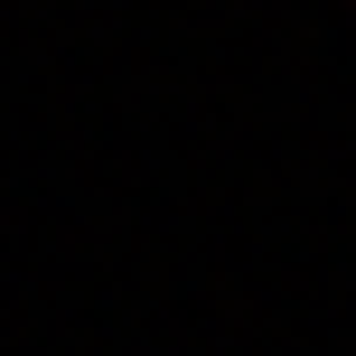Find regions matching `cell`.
<instances>
[{
    "label": "cell",
    "mask_w": 356,
    "mask_h": 356,
    "mask_svg": "<svg viewBox=\"0 0 356 356\" xmlns=\"http://www.w3.org/2000/svg\"><path fill=\"white\" fill-rule=\"evenodd\" d=\"M347 10H356V0H347Z\"/></svg>",
    "instance_id": "1"
}]
</instances>
